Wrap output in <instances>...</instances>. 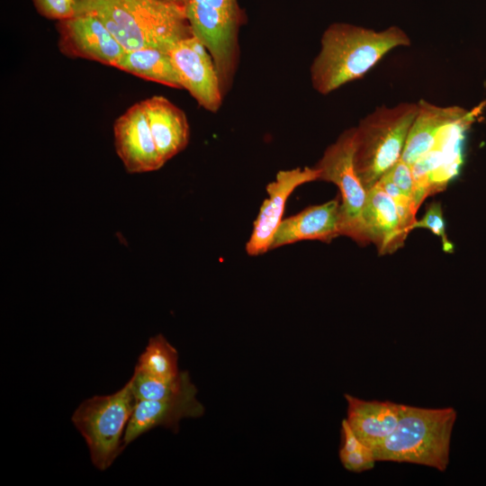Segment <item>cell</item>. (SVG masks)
I'll use <instances>...</instances> for the list:
<instances>
[{"mask_svg":"<svg viewBox=\"0 0 486 486\" xmlns=\"http://www.w3.org/2000/svg\"><path fill=\"white\" fill-rule=\"evenodd\" d=\"M411 40L398 26L382 31L345 22L330 24L310 66L311 85L320 94L364 76L391 50L409 47Z\"/></svg>","mask_w":486,"mask_h":486,"instance_id":"1","label":"cell"},{"mask_svg":"<svg viewBox=\"0 0 486 486\" xmlns=\"http://www.w3.org/2000/svg\"><path fill=\"white\" fill-rule=\"evenodd\" d=\"M76 14L98 19L125 50L169 51L194 36L186 10L157 0H75Z\"/></svg>","mask_w":486,"mask_h":486,"instance_id":"2","label":"cell"},{"mask_svg":"<svg viewBox=\"0 0 486 486\" xmlns=\"http://www.w3.org/2000/svg\"><path fill=\"white\" fill-rule=\"evenodd\" d=\"M456 417L452 407L431 409L402 404L396 428L374 450L376 461L414 464L445 472Z\"/></svg>","mask_w":486,"mask_h":486,"instance_id":"3","label":"cell"},{"mask_svg":"<svg viewBox=\"0 0 486 486\" xmlns=\"http://www.w3.org/2000/svg\"><path fill=\"white\" fill-rule=\"evenodd\" d=\"M418 103L382 105L355 127L354 165L368 191L401 158Z\"/></svg>","mask_w":486,"mask_h":486,"instance_id":"4","label":"cell"},{"mask_svg":"<svg viewBox=\"0 0 486 486\" xmlns=\"http://www.w3.org/2000/svg\"><path fill=\"white\" fill-rule=\"evenodd\" d=\"M130 379L116 392L85 400L71 420L84 436L93 464L101 471L122 452V434L136 405Z\"/></svg>","mask_w":486,"mask_h":486,"instance_id":"5","label":"cell"},{"mask_svg":"<svg viewBox=\"0 0 486 486\" xmlns=\"http://www.w3.org/2000/svg\"><path fill=\"white\" fill-rule=\"evenodd\" d=\"M186 15L194 37L210 52L222 89H230L238 61L243 13L238 0H189Z\"/></svg>","mask_w":486,"mask_h":486,"instance_id":"6","label":"cell"},{"mask_svg":"<svg viewBox=\"0 0 486 486\" xmlns=\"http://www.w3.org/2000/svg\"><path fill=\"white\" fill-rule=\"evenodd\" d=\"M355 127L344 130L324 151L314 166L319 180L336 184L340 193V232L360 245H366L362 214L367 190L354 165Z\"/></svg>","mask_w":486,"mask_h":486,"instance_id":"7","label":"cell"},{"mask_svg":"<svg viewBox=\"0 0 486 486\" xmlns=\"http://www.w3.org/2000/svg\"><path fill=\"white\" fill-rule=\"evenodd\" d=\"M182 88L203 109L216 112L224 97L213 59L194 36L181 40L168 51Z\"/></svg>","mask_w":486,"mask_h":486,"instance_id":"8","label":"cell"},{"mask_svg":"<svg viewBox=\"0 0 486 486\" xmlns=\"http://www.w3.org/2000/svg\"><path fill=\"white\" fill-rule=\"evenodd\" d=\"M319 170L312 166L281 170L275 179L266 185L268 197L266 198L256 219L253 230L246 244L249 256H259L270 250L275 231L282 222L286 202L292 192L302 184L317 181Z\"/></svg>","mask_w":486,"mask_h":486,"instance_id":"9","label":"cell"},{"mask_svg":"<svg viewBox=\"0 0 486 486\" xmlns=\"http://www.w3.org/2000/svg\"><path fill=\"white\" fill-rule=\"evenodd\" d=\"M58 45L69 58H80L114 67L126 51L106 27L95 17L78 14L58 21Z\"/></svg>","mask_w":486,"mask_h":486,"instance_id":"10","label":"cell"},{"mask_svg":"<svg viewBox=\"0 0 486 486\" xmlns=\"http://www.w3.org/2000/svg\"><path fill=\"white\" fill-rule=\"evenodd\" d=\"M114 146L127 172L146 173L166 163L154 140L144 102L134 104L113 124Z\"/></svg>","mask_w":486,"mask_h":486,"instance_id":"11","label":"cell"},{"mask_svg":"<svg viewBox=\"0 0 486 486\" xmlns=\"http://www.w3.org/2000/svg\"><path fill=\"white\" fill-rule=\"evenodd\" d=\"M194 385L176 396L156 400H138L122 436L123 449L137 437L153 428L161 426L178 431L184 418H199L203 406L196 399Z\"/></svg>","mask_w":486,"mask_h":486,"instance_id":"12","label":"cell"},{"mask_svg":"<svg viewBox=\"0 0 486 486\" xmlns=\"http://www.w3.org/2000/svg\"><path fill=\"white\" fill-rule=\"evenodd\" d=\"M340 201L333 199L309 206L282 220L275 231L270 249L302 240L331 242L341 236Z\"/></svg>","mask_w":486,"mask_h":486,"instance_id":"13","label":"cell"},{"mask_svg":"<svg viewBox=\"0 0 486 486\" xmlns=\"http://www.w3.org/2000/svg\"><path fill=\"white\" fill-rule=\"evenodd\" d=\"M363 211V229L366 245L373 243L380 255L395 252L407 238L392 198L375 184L367 191Z\"/></svg>","mask_w":486,"mask_h":486,"instance_id":"14","label":"cell"},{"mask_svg":"<svg viewBox=\"0 0 486 486\" xmlns=\"http://www.w3.org/2000/svg\"><path fill=\"white\" fill-rule=\"evenodd\" d=\"M347 403L346 420L367 446L376 449L396 428L402 404L391 400H366L345 394Z\"/></svg>","mask_w":486,"mask_h":486,"instance_id":"15","label":"cell"},{"mask_svg":"<svg viewBox=\"0 0 486 486\" xmlns=\"http://www.w3.org/2000/svg\"><path fill=\"white\" fill-rule=\"evenodd\" d=\"M151 133L165 162L180 153L189 142L190 130L183 110L162 95L143 100Z\"/></svg>","mask_w":486,"mask_h":486,"instance_id":"16","label":"cell"},{"mask_svg":"<svg viewBox=\"0 0 486 486\" xmlns=\"http://www.w3.org/2000/svg\"><path fill=\"white\" fill-rule=\"evenodd\" d=\"M418 104V111L409 131L401 156L410 166L432 148L439 130L445 124L466 111L459 106H438L425 100H420Z\"/></svg>","mask_w":486,"mask_h":486,"instance_id":"17","label":"cell"},{"mask_svg":"<svg viewBox=\"0 0 486 486\" xmlns=\"http://www.w3.org/2000/svg\"><path fill=\"white\" fill-rule=\"evenodd\" d=\"M113 68L149 81L182 89L171 57L165 50L155 48L126 50Z\"/></svg>","mask_w":486,"mask_h":486,"instance_id":"18","label":"cell"},{"mask_svg":"<svg viewBox=\"0 0 486 486\" xmlns=\"http://www.w3.org/2000/svg\"><path fill=\"white\" fill-rule=\"evenodd\" d=\"M135 370L158 379H175L181 373L177 351L163 335L152 337L140 356Z\"/></svg>","mask_w":486,"mask_h":486,"instance_id":"19","label":"cell"},{"mask_svg":"<svg viewBox=\"0 0 486 486\" xmlns=\"http://www.w3.org/2000/svg\"><path fill=\"white\" fill-rule=\"evenodd\" d=\"M136 400H164L182 393L194 385L187 372L172 380H162L146 375L134 369L130 378Z\"/></svg>","mask_w":486,"mask_h":486,"instance_id":"20","label":"cell"},{"mask_svg":"<svg viewBox=\"0 0 486 486\" xmlns=\"http://www.w3.org/2000/svg\"><path fill=\"white\" fill-rule=\"evenodd\" d=\"M376 184H379L394 201L402 229L408 235L411 231V227L417 220V212L413 208L411 199L405 195L395 185L387 174L383 175Z\"/></svg>","mask_w":486,"mask_h":486,"instance_id":"21","label":"cell"},{"mask_svg":"<svg viewBox=\"0 0 486 486\" xmlns=\"http://www.w3.org/2000/svg\"><path fill=\"white\" fill-rule=\"evenodd\" d=\"M415 229L430 230L440 238L444 251L448 253L454 251V245L447 238L446 221L440 202H433L427 207L424 216L419 220H416L413 223L411 230Z\"/></svg>","mask_w":486,"mask_h":486,"instance_id":"22","label":"cell"},{"mask_svg":"<svg viewBox=\"0 0 486 486\" xmlns=\"http://www.w3.org/2000/svg\"><path fill=\"white\" fill-rule=\"evenodd\" d=\"M37 12L50 20L62 21L76 14L75 0H32Z\"/></svg>","mask_w":486,"mask_h":486,"instance_id":"23","label":"cell"},{"mask_svg":"<svg viewBox=\"0 0 486 486\" xmlns=\"http://www.w3.org/2000/svg\"><path fill=\"white\" fill-rule=\"evenodd\" d=\"M339 458L344 468L353 472L372 470L377 462L373 449L365 445L350 453H339Z\"/></svg>","mask_w":486,"mask_h":486,"instance_id":"24","label":"cell"},{"mask_svg":"<svg viewBox=\"0 0 486 486\" xmlns=\"http://www.w3.org/2000/svg\"><path fill=\"white\" fill-rule=\"evenodd\" d=\"M395 185L408 197L411 199L413 191V178L411 166L401 158L386 173Z\"/></svg>","mask_w":486,"mask_h":486,"instance_id":"25","label":"cell"},{"mask_svg":"<svg viewBox=\"0 0 486 486\" xmlns=\"http://www.w3.org/2000/svg\"><path fill=\"white\" fill-rule=\"evenodd\" d=\"M167 4L176 5L186 10L189 0H157Z\"/></svg>","mask_w":486,"mask_h":486,"instance_id":"26","label":"cell"}]
</instances>
